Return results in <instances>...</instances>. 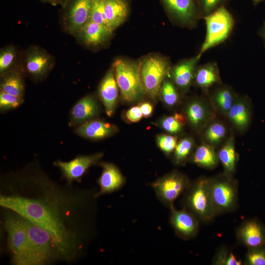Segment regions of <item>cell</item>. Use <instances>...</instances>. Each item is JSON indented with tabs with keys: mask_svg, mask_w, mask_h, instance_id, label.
<instances>
[{
	"mask_svg": "<svg viewBox=\"0 0 265 265\" xmlns=\"http://www.w3.org/2000/svg\"><path fill=\"white\" fill-rule=\"evenodd\" d=\"M50 197L36 198L18 194L1 195L0 205L47 230L52 236L60 255L65 258L74 253L76 236L66 223L58 202Z\"/></svg>",
	"mask_w": 265,
	"mask_h": 265,
	"instance_id": "cell-1",
	"label": "cell"
},
{
	"mask_svg": "<svg viewBox=\"0 0 265 265\" xmlns=\"http://www.w3.org/2000/svg\"><path fill=\"white\" fill-rule=\"evenodd\" d=\"M115 77L124 101L131 103L145 93L140 74V61L117 58L112 65Z\"/></svg>",
	"mask_w": 265,
	"mask_h": 265,
	"instance_id": "cell-2",
	"label": "cell"
},
{
	"mask_svg": "<svg viewBox=\"0 0 265 265\" xmlns=\"http://www.w3.org/2000/svg\"><path fill=\"white\" fill-rule=\"evenodd\" d=\"M24 219L29 240L28 265H44L60 256L51 235L44 228Z\"/></svg>",
	"mask_w": 265,
	"mask_h": 265,
	"instance_id": "cell-3",
	"label": "cell"
},
{
	"mask_svg": "<svg viewBox=\"0 0 265 265\" xmlns=\"http://www.w3.org/2000/svg\"><path fill=\"white\" fill-rule=\"evenodd\" d=\"M184 193V208L192 213L199 221L208 223L217 216L210 195L209 179H198L191 183Z\"/></svg>",
	"mask_w": 265,
	"mask_h": 265,
	"instance_id": "cell-4",
	"label": "cell"
},
{
	"mask_svg": "<svg viewBox=\"0 0 265 265\" xmlns=\"http://www.w3.org/2000/svg\"><path fill=\"white\" fill-rule=\"evenodd\" d=\"M141 79L146 93L155 99L160 92L162 82L172 67L169 59L162 55L151 53L140 60Z\"/></svg>",
	"mask_w": 265,
	"mask_h": 265,
	"instance_id": "cell-5",
	"label": "cell"
},
{
	"mask_svg": "<svg viewBox=\"0 0 265 265\" xmlns=\"http://www.w3.org/2000/svg\"><path fill=\"white\" fill-rule=\"evenodd\" d=\"M203 19L205 21L206 34L198 53L201 56L207 51L221 44L228 39L235 22L233 16L225 6Z\"/></svg>",
	"mask_w": 265,
	"mask_h": 265,
	"instance_id": "cell-6",
	"label": "cell"
},
{
	"mask_svg": "<svg viewBox=\"0 0 265 265\" xmlns=\"http://www.w3.org/2000/svg\"><path fill=\"white\" fill-rule=\"evenodd\" d=\"M209 189L217 215L234 211L238 204V183L224 174L209 179Z\"/></svg>",
	"mask_w": 265,
	"mask_h": 265,
	"instance_id": "cell-7",
	"label": "cell"
},
{
	"mask_svg": "<svg viewBox=\"0 0 265 265\" xmlns=\"http://www.w3.org/2000/svg\"><path fill=\"white\" fill-rule=\"evenodd\" d=\"M8 234V244L12 262L17 265H28L29 240L25 219L18 213L9 214L4 219Z\"/></svg>",
	"mask_w": 265,
	"mask_h": 265,
	"instance_id": "cell-8",
	"label": "cell"
},
{
	"mask_svg": "<svg viewBox=\"0 0 265 265\" xmlns=\"http://www.w3.org/2000/svg\"><path fill=\"white\" fill-rule=\"evenodd\" d=\"M168 16L176 25L190 29L201 19L197 0H159Z\"/></svg>",
	"mask_w": 265,
	"mask_h": 265,
	"instance_id": "cell-9",
	"label": "cell"
},
{
	"mask_svg": "<svg viewBox=\"0 0 265 265\" xmlns=\"http://www.w3.org/2000/svg\"><path fill=\"white\" fill-rule=\"evenodd\" d=\"M190 184L185 175L174 171L159 178L152 186L159 199L171 209L174 207V201L186 191Z\"/></svg>",
	"mask_w": 265,
	"mask_h": 265,
	"instance_id": "cell-10",
	"label": "cell"
},
{
	"mask_svg": "<svg viewBox=\"0 0 265 265\" xmlns=\"http://www.w3.org/2000/svg\"><path fill=\"white\" fill-rule=\"evenodd\" d=\"M93 0H67L64 4V21L67 30L78 34L89 22Z\"/></svg>",
	"mask_w": 265,
	"mask_h": 265,
	"instance_id": "cell-11",
	"label": "cell"
},
{
	"mask_svg": "<svg viewBox=\"0 0 265 265\" xmlns=\"http://www.w3.org/2000/svg\"><path fill=\"white\" fill-rule=\"evenodd\" d=\"M236 238L248 249L261 246L265 245V228L259 220H246L237 228Z\"/></svg>",
	"mask_w": 265,
	"mask_h": 265,
	"instance_id": "cell-12",
	"label": "cell"
},
{
	"mask_svg": "<svg viewBox=\"0 0 265 265\" xmlns=\"http://www.w3.org/2000/svg\"><path fill=\"white\" fill-rule=\"evenodd\" d=\"M170 209V223L177 235L184 239L194 237L199 230L198 218L184 208L177 210L173 207Z\"/></svg>",
	"mask_w": 265,
	"mask_h": 265,
	"instance_id": "cell-13",
	"label": "cell"
},
{
	"mask_svg": "<svg viewBox=\"0 0 265 265\" xmlns=\"http://www.w3.org/2000/svg\"><path fill=\"white\" fill-rule=\"evenodd\" d=\"M201 57L197 54L192 57L182 60L172 66L169 74L173 82L181 90L185 91L190 87Z\"/></svg>",
	"mask_w": 265,
	"mask_h": 265,
	"instance_id": "cell-14",
	"label": "cell"
},
{
	"mask_svg": "<svg viewBox=\"0 0 265 265\" xmlns=\"http://www.w3.org/2000/svg\"><path fill=\"white\" fill-rule=\"evenodd\" d=\"M102 156V153L80 156L69 162L57 161L55 164L60 168L68 181L71 182L80 178L85 171Z\"/></svg>",
	"mask_w": 265,
	"mask_h": 265,
	"instance_id": "cell-15",
	"label": "cell"
},
{
	"mask_svg": "<svg viewBox=\"0 0 265 265\" xmlns=\"http://www.w3.org/2000/svg\"><path fill=\"white\" fill-rule=\"evenodd\" d=\"M53 62V57L45 50L34 47L26 53V67L32 76L41 77L52 68Z\"/></svg>",
	"mask_w": 265,
	"mask_h": 265,
	"instance_id": "cell-16",
	"label": "cell"
},
{
	"mask_svg": "<svg viewBox=\"0 0 265 265\" xmlns=\"http://www.w3.org/2000/svg\"><path fill=\"white\" fill-rule=\"evenodd\" d=\"M113 31L106 26L89 21L77 34L84 44L96 47L107 41L112 36Z\"/></svg>",
	"mask_w": 265,
	"mask_h": 265,
	"instance_id": "cell-17",
	"label": "cell"
},
{
	"mask_svg": "<svg viewBox=\"0 0 265 265\" xmlns=\"http://www.w3.org/2000/svg\"><path fill=\"white\" fill-rule=\"evenodd\" d=\"M118 88L112 66L103 79L99 88L100 97L109 116L113 114L115 109L118 94Z\"/></svg>",
	"mask_w": 265,
	"mask_h": 265,
	"instance_id": "cell-18",
	"label": "cell"
},
{
	"mask_svg": "<svg viewBox=\"0 0 265 265\" xmlns=\"http://www.w3.org/2000/svg\"><path fill=\"white\" fill-rule=\"evenodd\" d=\"M102 175L98 180L100 191L95 195L110 193L120 188L125 182V179L119 169L110 163H102Z\"/></svg>",
	"mask_w": 265,
	"mask_h": 265,
	"instance_id": "cell-19",
	"label": "cell"
},
{
	"mask_svg": "<svg viewBox=\"0 0 265 265\" xmlns=\"http://www.w3.org/2000/svg\"><path fill=\"white\" fill-rule=\"evenodd\" d=\"M194 80L196 85L204 91H208L212 86L221 84V80L217 63L212 61L197 65Z\"/></svg>",
	"mask_w": 265,
	"mask_h": 265,
	"instance_id": "cell-20",
	"label": "cell"
},
{
	"mask_svg": "<svg viewBox=\"0 0 265 265\" xmlns=\"http://www.w3.org/2000/svg\"><path fill=\"white\" fill-rule=\"evenodd\" d=\"M130 11L128 0H105V13L107 25L114 30L122 25Z\"/></svg>",
	"mask_w": 265,
	"mask_h": 265,
	"instance_id": "cell-21",
	"label": "cell"
},
{
	"mask_svg": "<svg viewBox=\"0 0 265 265\" xmlns=\"http://www.w3.org/2000/svg\"><path fill=\"white\" fill-rule=\"evenodd\" d=\"M116 126L100 120L85 123L77 130L80 136L91 139H99L109 136L116 132Z\"/></svg>",
	"mask_w": 265,
	"mask_h": 265,
	"instance_id": "cell-22",
	"label": "cell"
},
{
	"mask_svg": "<svg viewBox=\"0 0 265 265\" xmlns=\"http://www.w3.org/2000/svg\"><path fill=\"white\" fill-rule=\"evenodd\" d=\"M97 102L90 96H86L80 100L73 107L71 117L76 123L84 122L95 116L98 113Z\"/></svg>",
	"mask_w": 265,
	"mask_h": 265,
	"instance_id": "cell-23",
	"label": "cell"
},
{
	"mask_svg": "<svg viewBox=\"0 0 265 265\" xmlns=\"http://www.w3.org/2000/svg\"><path fill=\"white\" fill-rule=\"evenodd\" d=\"M227 114L230 120L238 129H244L249 124L250 110L246 102L242 99L236 97Z\"/></svg>",
	"mask_w": 265,
	"mask_h": 265,
	"instance_id": "cell-24",
	"label": "cell"
},
{
	"mask_svg": "<svg viewBox=\"0 0 265 265\" xmlns=\"http://www.w3.org/2000/svg\"><path fill=\"white\" fill-rule=\"evenodd\" d=\"M219 160L222 163L225 174L231 176L235 172L238 156L232 136L228 139L217 153Z\"/></svg>",
	"mask_w": 265,
	"mask_h": 265,
	"instance_id": "cell-25",
	"label": "cell"
},
{
	"mask_svg": "<svg viewBox=\"0 0 265 265\" xmlns=\"http://www.w3.org/2000/svg\"><path fill=\"white\" fill-rule=\"evenodd\" d=\"M193 162L200 167L207 169H213L218 164L219 159L212 145L203 144L194 153Z\"/></svg>",
	"mask_w": 265,
	"mask_h": 265,
	"instance_id": "cell-26",
	"label": "cell"
},
{
	"mask_svg": "<svg viewBox=\"0 0 265 265\" xmlns=\"http://www.w3.org/2000/svg\"><path fill=\"white\" fill-rule=\"evenodd\" d=\"M212 93V100L218 108L223 113H228L235 101L236 96L232 88L220 85Z\"/></svg>",
	"mask_w": 265,
	"mask_h": 265,
	"instance_id": "cell-27",
	"label": "cell"
},
{
	"mask_svg": "<svg viewBox=\"0 0 265 265\" xmlns=\"http://www.w3.org/2000/svg\"><path fill=\"white\" fill-rule=\"evenodd\" d=\"M1 89L9 94L21 97L24 91V84L20 75L14 72L6 74L2 80Z\"/></svg>",
	"mask_w": 265,
	"mask_h": 265,
	"instance_id": "cell-28",
	"label": "cell"
},
{
	"mask_svg": "<svg viewBox=\"0 0 265 265\" xmlns=\"http://www.w3.org/2000/svg\"><path fill=\"white\" fill-rule=\"evenodd\" d=\"M189 121L194 127L200 126L207 117V111L204 103L200 100H194L188 106L186 109Z\"/></svg>",
	"mask_w": 265,
	"mask_h": 265,
	"instance_id": "cell-29",
	"label": "cell"
},
{
	"mask_svg": "<svg viewBox=\"0 0 265 265\" xmlns=\"http://www.w3.org/2000/svg\"><path fill=\"white\" fill-rule=\"evenodd\" d=\"M226 128L220 122H214L208 126L205 132L206 140L211 144H216L220 142L226 134Z\"/></svg>",
	"mask_w": 265,
	"mask_h": 265,
	"instance_id": "cell-30",
	"label": "cell"
},
{
	"mask_svg": "<svg viewBox=\"0 0 265 265\" xmlns=\"http://www.w3.org/2000/svg\"><path fill=\"white\" fill-rule=\"evenodd\" d=\"M160 93L164 102L168 106H173L178 100L179 95L174 83L165 79L161 84Z\"/></svg>",
	"mask_w": 265,
	"mask_h": 265,
	"instance_id": "cell-31",
	"label": "cell"
},
{
	"mask_svg": "<svg viewBox=\"0 0 265 265\" xmlns=\"http://www.w3.org/2000/svg\"><path fill=\"white\" fill-rule=\"evenodd\" d=\"M193 146V141L190 138H185L180 141L175 149L174 161L181 164L186 160Z\"/></svg>",
	"mask_w": 265,
	"mask_h": 265,
	"instance_id": "cell-32",
	"label": "cell"
},
{
	"mask_svg": "<svg viewBox=\"0 0 265 265\" xmlns=\"http://www.w3.org/2000/svg\"><path fill=\"white\" fill-rule=\"evenodd\" d=\"M185 122V118L182 114L176 113L174 116L164 118L160 124L166 132L171 133H176L182 130Z\"/></svg>",
	"mask_w": 265,
	"mask_h": 265,
	"instance_id": "cell-33",
	"label": "cell"
},
{
	"mask_svg": "<svg viewBox=\"0 0 265 265\" xmlns=\"http://www.w3.org/2000/svg\"><path fill=\"white\" fill-rule=\"evenodd\" d=\"M16 57V51L13 46H8L0 52V73L3 74L12 66Z\"/></svg>",
	"mask_w": 265,
	"mask_h": 265,
	"instance_id": "cell-34",
	"label": "cell"
},
{
	"mask_svg": "<svg viewBox=\"0 0 265 265\" xmlns=\"http://www.w3.org/2000/svg\"><path fill=\"white\" fill-rule=\"evenodd\" d=\"M244 264L265 265V245L248 249Z\"/></svg>",
	"mask_w": 265,
	"mask_h": 265,
	"instance_id": "cell-35",
	"label": "cell"
},
{
	"mask_svg": "<svg viewBox=\"0 0 265 265\" xmlns=\"http://www.w3.org/2000/svg\"><path fill=\"white\" fill-rule=\"evenodd\" d=\"M105 0H93L89 21L107 26L105 13Z\"/></svg>",
	"mask_w": 265,
	"mask_h": 265,
	"instance_id": "cell-36",
	"label": "cell"
},
{
	"mask_svg": "<svg viewBox=\"0 0 265 265\" xmlns=\"http://www.w3.org/2000/svg\"><path fill=\"white\" fill-rule=\"evenodd\" d=\"M229 0H197L201 19L220 7L225 6Z\"/></svg>",
	"mask_w": 265,
	"mask_h": 265,
	"instance_id": "cell-37",
	"label": "cell"
},
{
	"mask_svg": "<svg viewBox=\"0 0 265 265\" xmlns=\"http://www.w3.org/2000/svg\"><path fill=\"white\" fill-rule=\"evenodd\" d=\"M157 142L163 152L169 154L175 150L177 144V139L174 136L162 134L157 136Z\"/></svg>",
	"mask_w": 265,
	"mask_h": 265,
	"instance_id": "cell-38",
	"label": "cell"
},
{
	"mask_svg": "<svg viewBox=\"0 0 265 265\" xmlns=\"http://www.w3.org/2000/svg\"><path fill=\"white\" fill-rule=\"evenodd\" d=\"M21 97H17L2 90L0 93V107L1 109L15 108L21 103Z\"/></svg>",
	"mask_w": 265,
	"mask_h": 265,
	"instance_id": "cell-39",
	"label": "cell"
},
{
	"mask_svg": "<svg viewBox=\"0 0 265 265\" xmlns=\"http://www.w3.org/2000/svg\"><path fill=\"white\" fill-rule=\"evenodd\" d=\"M233 253L227 247H220L215 254L212 261V264L215 265H229L231 259L234 257Z\"/></svg>",
	"mask_w": 265,
	"mask_h": 265,
	"instance_id": "cell-40",
	"label": "cell"
},
{
	"mask_svg": "<svg viewBox=\"0 0 265 265\" xmlns=\"http://www.w3.org/2000/svg\"><path fill=\"white\" fill-rule=\"evenodd\" d=\"M143 115L139 106H135L130 108L126 113L128 120L132 122L139 121Z\"/></svg>",
	"mask_w": 265,
	"mask_h": 265,
	"instance_id": "cell-41",
	"label": "cell"
},
{
	"mask_svg": "<svg viewBox=\"0 0 265 265\" xmlns=\"http://www.w3.org/2000/svg\"><path fill=\"white\" fill-rule=\"evenodd\" d=\"M142 115L145 117L150 116L153 112V106L148 102H144L140 104L139 106Z\"/></svg>",
	"mask_w": 265,
	"mask_h": 265,
	"instance_id": "cell-42",
	"label": "cell"
},
{
	"mask_svg": "<svg viewBox=\"0 0 265 265\" xmlns=\"http://www.w3.org/2000/svg\"><path fill=\"white\" fill-rule=\"evenodd\" d=\"M41 1L50 3L53 5H56L57 4H61L63 5L67 0H40Z\"/></svg>",
	"mask_w": 265,
	"mask_h": 265,
	"instance_id": "cell-43",
	"label": "cell"
},
{
	"mask_svg": "<svg viewBox=\"0 0 265 265\" xmlns=\"http://www.w3.org/2000/svg\"><path fill=\"white\" fill-rule=\"evenodd\" d=\"M258 34L262 38L264 42L265 47V22L264 23L263 26L258 30Z\"/></svg>",
	"mask_w": 265,
	"mask_h": 265,
	"instance_id": "cell-44",
	"label": "cell"
},
{
	"mask_svg": "<svg viewBox=\"0 0 265 265\" xmlns=\"http://www.w3.org/2000/svg\"><path fill=\"white\" fill-rule=\"evenodd\" d=\"M254 5H256L262 1H265V0H252Z\"/></svg>",
	"mask_w": 265,
	"mask_h": 265,
	"instance_id": "cell-45",
	"label": "cell"
}]
</instances>
